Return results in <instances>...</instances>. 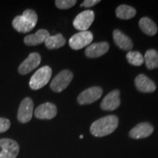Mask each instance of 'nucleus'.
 Here are the masks:
<instances>
[{
  "instance_id": "7ed1b4c3",
  "label": "nucleus",
  "mask_w": 158,
  "mask_h": 158,
  "mask_svg": "<svg viewBox=\"0 0 158 158\" xmlns=\"http://www.w3.org/2000/svg\"><path fill=\"white\" fill-rule=\"evenodd\" d=\"M51 75H52V70L50 67H42L38 69L31 77L29 81V86L33 90H37L43 88L50 81Z\"/></svg>"
},
{
  "instance_id": "423d86ee",
  "label": "nucleus",
  "mask_w": 158,
  "mask_h": 158,
  "mask_svg": "<svg viewBox=\"0 0 158 158\" xmlns=\"http://www.w3.org/2000/svg\"><path fill=\"white\" fill-rule=\"evenodd\" d=\"M93 40V34L91 31H84L75 34L69 40L70 47L73 50H80L89 46Z\"/></svg>"
},
{
  "instance_id": "a211bd4d",
  "label": "nucleus",
  "mask_w": 158,
  "mask_h": 158,
  "mask_svg": "<svg viewBox=\"0 0 158 158\" xmlns=\"http://www.w3.org/2000/svg\"><path fill=\"white\" fill-rule=\"evenodd\" d=\"M139 27L143 32L149 36H154L157 32V27L156 23L148 17H143L140 19Z\"/></svg>"
},
{
  "instance_id": "39448f33",
  "label": "nucleus",
  "mask_w": 158,
  "mask_h": 158,
  "mask_svg": "<svg viewBox=\"0 0 158 158\" xmlns=\"http://www.w3.org/2000/svg\"><path fill=\"white\" fill-rule=\"evenodd\" d=\"M19 145L11 138L0 139V158H16L19 153Z\"/></svg>"
},
{
  "instance_id": "2eb2a0df",
  "label": "nucleus",
  "mask_w": 158,
  "mask_h": 158,
  "mask_svg": "<svg viewBox=\"0 0 158 158\" xmlns=\"http://www.w3.org/2000/svg\"><path fill=\"white\" fill-rule=\"evenodd\" d=\"M109 44L107 42L90 44L85 50V54L89 58H98L108 52Z\"/></svg>"
},
{
  "instance_id": "dca6fc26",
  "label": "nucleus",
  "mask_w": 158,
  "mask_h": 158,
  "mask_svg": "<svg viewBox=\"0 0 158 158\" xmlns=\"http://www.w3.org/2000/svg\"><path fill=\"white\" fill-rule=\"evenodd\" d=\"M113 38L115 44L122 50L130 51L133 48V43L131 39L118 29H115L114 31Z\"/></svg>"
},
{
  "instance_id": "412c9836",
  "label": "nucleus",
  "mask_w": 158,
  "mask_h": 158,
  "mask_svg": "<svg viewBox=\"0 0 158 158\" xmlns=\"http://www.w3.org/2000/svg\"><path fill=\"white\" fill-rule=\"evenodd\" d=\"M116 15L118 19L128 20L133 18L136 15V10L130 6L122 5L116 8Z\"/></svg>"
},
{
  "instance_id": "6e6552de",
  "label": "nucleus",
  "mask_w": 158,
  "mask_h": 158,
  "mask_svg": "<svg viewBox=\"0 0 158 158\" xmlns=\"http://www.w3.org/2000/svg\"><path fill=\"white\" fill-rule=\"evenodd\" d=\"M34 109V102L30 98H26L20 104L18 111V120L21 123H27L31 119Z\"/></svg>"
},
{
  "instance_id": "f03ea898",
  "label": "nucleus",
  "mask_w": 158,
  "mask_h": 158,
  "mask_svg": "<svg viewBox=\"0 0 158 158\" xmlns=\"http://www.w3.org/2000/svg\"><path fill=\"white\" fill-rule=\"evenodd\" d=\"M37 23V15L33 10L27 9L21 15H18L13 19L12 24L19 32L27 33L32 30Z\"/></svg>"
},
{
  "instance_id": "aec40b11",
  "label": "nucleus",
  "mask_w": 158,
  "mask_h": 158,
  "mask_svg": "<svg viewBox=\"0 0 158 158\" xmlns=\"http://www.w3.org/2000/svg\"><path fill=\"white\" fill-rule=\"evenodd\" d=\"M144 62L149 70L158 68V52L155 49H149L144 55Z\"/></svg>"
},
{
  "instance_id": "5701e85b",
  "label": "nucleus",
  "mask_w": 158,
  "mask_h": 158,
  "mask_svg": "<svg viewBox=\"0 0 158 158\" xmlns=\"http://www.w3.org/2000/svg\"><path fill=\"white\" fill-rule=\"evenodd\" d=\"M76 0H56L55 1L56 6L59 9L67 10L71 8L76 4Z\"/></svg>"
},
{
  "instance_id": "9b49d317",
  "label": "nucleus",
  "mask_w": 158,
  "mask_h": 158,
  "mask_svg": "<svg viewBox=\"0 0 158 158\" xmlns=\"http://www.w3.org/2000/svg\"><path fill=\"white\" fill-rule=\"evenodd\" d=\"M119 95L120 92L118 89L111 91L102 100L100 107L102 110H108V111L116 110L119 107L121 104Z\"/></svg>"
},
{
  "instance_id": "f3484780",
  "label": "nucleus",
  "mask_w": 158,
  "mask_h": 158,
  "mask_svg": "<svg viewBox=\"0 0 158 158\" xmlns=\"http://www.w3.org/2000/svg\"><path fill=\"white\" fill-rule=\"evenodd\" d=\"M50 36V34L45 29H39L35 34L29 35L24 37V43L29 46H35L45 43V40Z\"/></svg>"
},
{
  "instance_id": "f8f14e48",
  "label": "nucleus",
  "mask_w": 158,
  "mask_h": 158,
  "mask_svg": "<svg viewBox=\"0 0 158 158\" xmlns=\"http://www.w3.org/2000/svg\"><path fill=\"white\" fill-rule=\"evenodd\" d=\"M57 114V108L51 102H45L39 106L35 111V117L39 119H51Z\"/></svg>"
},
{
  "instance_id": "ddd939ff",
  "label": "nucleus",
  "mask_w": 158,
  "mask_h": 158,
  "mask_svg": "<svg viewBox=\"0 0 158 158\" xmlns=\"http://www.w3.org/2000/svg\"><path fill=\"white\" fill-rule=\"evenodd\" d=\"M154 132V127L149 122H142L137 124L130 131V136L134 139L145 138L151 135Z\"/></svg>"
},
{
  "instance_id": "6ab92c4d",
  "label": "nucleus",
  "mask_w": 158,
  "mask_h": 158,
  "mask_svg": "<svg viewBox=\"0 0 158 158\" xmlns=\"http://www.w3.org/2000/svg\"><path fill=\"white\" fill-rule=\"evenodd\" d=\"M66 40L62 34H57L53 36H49L45 40V45L47 48L52 50V49H57L64 46Z\"/></svg>"
},
{
  "instance_id": "4be33fe9",
  "label": "nucleus",
  "mask_w": 158,
  "mask_h": 158,
  "mask_svg": "<svg viewBox=\"0 0 158 158\" xmlns=\"http://www.w3.org/2000/svg\"><path fill=\"white\" fill-rule=\"evenodd\" d=\"M127 62L134 66H141L144 62L143 56L138 51H129L126 55Z\"/></svg>"
},
{
  "instance_id": "20e7f679",
  "label": "nucleus",
  "mask_w": 158,
  "mask_h": 158,
  "mask_svg": "<svg viewBox=\"0 0 158 158\" xmlns=\"http://www.w3.org/2000/svg\"><path fill=\"white\" fill-rule=\"evenodd\" d=\"M73 78V73L68 70H64L54 77L51 82L50 87L55 92H61L68 87Z\"/></svg>"
},
{
  "instance_id": "4468645a",
  "label": "nucleus",
  "mask_w": 158,
  "mask_h": 158,
  "mask_svg": "<svg viewBox=\"0 0 158 158\" xmlns=\"http://www.w3.org/2000/svg\"><path fill=\"white\" fill-rule=\"evenodd\" d=\"M135 84L138 90L143 93H152L157 89L155 83L143 74H140L136 77Z\"/></svg>"
},
{
  "instance_id": "0eeeda50",
  "label": "nucleus",
  "mask_w": 158,
  "mask_h": 158,
  "mask_svg": "<svg viewBox=\"0 0 158 158\" xmlns=\"http://www.w3.org/2000/svg\"><path fill=\"white\" fill-rule=\"evenodd\" d=\"M102 92L103 91L100 86H92L83 91L79 94L77 100L80 105L92 104L101 98Z\"/></svg>"
},
{
  "instance_id": "9d476101",
  "label": "nucleus",
  "mask_w": 158,
  "mask_h": 158,
  "mask_svg": "<svg viewBox=\"0 0 158 158\" xmlns=\"http://www.w3.org/2000/svg\"><path fill=\"white\" fill-rule=\"evenodd\" d=\"M41 62V56L38 53H31L27 59L20 64L19 69V73L21 75L28 74L39 66Z\"/></svg>"
},
{
  "instance_id": "393cba45",
  "label": "nucleus",
  "mask_w": 158,
  "mask_h": 158,
  "mask_svg": "<svg viewBox=\"0 0 158 158\" xmlns=\"http://www.w3.org/2000/svg\"><path fill=\"white\" fill-rule=\"evenodd\" d=\"M100 2V0H85V1H84V2L81 5V6L85 7H91L97 5Z\"/></svg>"
},
{
  "instance_id": "b1692460",
  "label": "nucleus",
  "mask_w": 158,
  "mask_h": 158,
  "mask_svg": "<svg viewBox=\"0 0 158 158\" xmlns=\"http://www.w3.org/2000/svg\"><path fill=\"white\" fill-rule=\"evenodd\" d=\"M10 127V122L8 118H0V133L7 131Z\"/></svg>"
},
{
  "instance_id": "f257e3e1",
  "label": "nucleus",
  "mask_w": 158,
  "mask_h": 158,
  "mask_svg": "<svg viewBox=\"0 0 158 158\" xmlns=\"http://www.w3.org/2000/svg\"><path fill=\"white\" fill-rule=\"evenodd\" d=\"M118 118L115 115L104 116L94 122L91 125L90 132L96 137L110 135L118 127Z\"/></svg>"
},
{
  "instance_id": "1a4fd4ad",
  "label": "nucleus",
  "mask_w": 158,
  "mask_h": 158,
  "mask_svg": "<svg viewBox=\"0 0 158 158\" xmlns=\"http://www.w3.org/2000/svg\"><path fill=\"white\" fill-rule=\"evenodd\" d=\"M94 19V11L87 10H84L76 17L73 21L74 27L81 31H86L93 23Z\"/></svg>"
}]
</instances>
